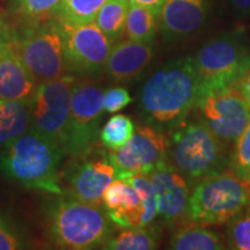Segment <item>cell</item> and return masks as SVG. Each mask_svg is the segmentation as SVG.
I'll use <instances>...</instances> for the list:
<instances>
[{"label": "cell", "instance_id": "cell-1", "mask_svg": "<svg viewBox=\"0 0 250 250\" xmlns=\"http://www.w3.org/2000/svg\"><path fill=\"white\" fill-rule=\"evenodd\" d=\"M198 95L191 56H183L165 62L146 79L137 109L146 124L168 134L193 112Z\"/></svg>", "mask_w": 250, "mask_h": 250}, {"label": "cell", "instance_id": "cell-2", "mask_svg": "<svg viewBox=\"0 0 250 250\" xmlns=\"http://www.w3.org/2000/svg\"><path fill=\"white\" fill-rule=\"evenodd\" d=\"M41 215L46 237L59 249L103 248L117 229L104 206L66 193L48 198L41 208Z\"/></svg>", "mask_w": 250, "mask_h": 250}, {"label": "cell", "instance_id": "cell-3", "mask_svg": "<svg viewBox=\"0 0 250 250\" xmlns=\"http://www.w3.org/2000/svg\"><path fill=\"white\" fill-rule=\"evenodd\" d=\"M66 155L54 140L28 130L1 148L0 171L26 189L62 195L61 170Z\"/></svg>", "mask_w": 250, "mask_h": 250}, {"label": "cell", "instance_id": "cell-4", "mask_svg": "<svg viewBox=\"0 0 250 250\" xmlns=\"http://www.w3.org/2000/svg\"><path fill=\"white\" fill-rule=\"evenodd\" d=\"M167 137L168 162L191 189L199 181L228 169L230 148L196 115H189Z\"/></svg>", "mask_w": 250, "mask_h": 250}, {"label": "cell", "instance_id": "cell-5", "mask_svg": "<svg viewBox=\"0 0 250 250\" xmlns=\"http://www.w3.org/2000/svg\"><path fill=\"white\" fill-rule=\"evenodd\" d=\"M191 61L199 95L230 87L250 70V42L243 29L218 34L196 50Z\"/></svg>", "mask_w": 250, "mask_h": 250}, {"label": "cell", "instance_id": "cell-6", "mask_svg": "<svg viewBox=\"0 0 250 250\" xmlns=\"http://www.w3.org/2000/svg\"><path fill=\"white\" fill-rule=\"evenodd\" d=\"M250 208V184L226 169L199 181L191 189L187 221L225 225Z\"/></svg>", "mask_w": 250, "mask_h": 250}, {"label": "cell", "instance_id": "cell-7", "mask_svg": "<svg viewBox=\"0 0 250 250\" xmlns=\"http://www.w3.org/2000/svg\"><path fill=\"white\" fill-rule=\"evenodd\" d=\"M12 40L24 65L40 85L71 76L57 19L46 18L24 23L21 29L12 30Z\"/></svg>", "mask_w": 250, "mask_h": 250}, {"label": "cell", "instance_id": "cell-8", "mask_svg": "<svg viewBox=\"0 0 250 250\" xmlns=\"http://www.w3.org/2000/svg\"><path fill=\"white\" fill-rule=\"evenodd\" d=\"M104 88L95 78H77L72 83L71 112L64 151L79 154L96 146L104 115Z\"/></svg>", "mask_w": 250, "mask_h": 250}, {"label": "cell", "instance_id": "cell-9", "mask_svg": "<svg viewBox=\"0 0 250 250\" xmlns=\"http://www.w3.org/2000/svg\"><path fill=\"white\" fill-rule=\"evenodd\" d=\"M70 156L61 170L62 193L103 205L105 188L117 179V171L109 160L108 152L94 146L88 151Z\"/></svg>", "mask_w": 250, "mask_h": 250}, {"label": "cell", "instance_id": "cell-10", "mask_svg": "<svg viewBox=\"0 0 250 250\" xmlns=\"http://www.w3.org/2000/svg\"><path fill=\"white\" fill-rule=\"evenodd\" d=\"M193 111L229 148L250 122V107L239 83L203 94Z\"/></svg>", "mask_w": 250, "mask_h": 250}, {"label": "cell", "instance_id": "cell-11", "mask_svg": "<svg viewBox=\"0 0 250 250\" xmlns=\"http://www.w3.org/2000/svg\"><path fill=\"white\" fill-rule=\"evenodd\" d=\"M59 22L64 39L68 73L77 78H99L104 73L105 62L114 43L95 22L87 24Z\"/></svg>", "mask_w": 250, "mask_h": 250}, {"label": "cell", "instance_id": "cell-12", "mask_svg": "<svg viewBox=\"0 0 250 250\" xmlns=\"http://www.w3.org/2000/svg\"><path fill=\"white\" fill-rule=\"evenodd\" d=\"M76 77L41 83L31 100L30 129L64 148L71 112V89ZM66 153V152H65Z\"/></svg>", "mask_w": 250, "mask_h": 250}, {"label": "cell", "instance_id": "cell-13", "mask_svg": "<svg viewBox=\"0 0 250 250\" xmlns=\"http://www.w3.org/2000/svg\"><path fill=\"white\" fill-rule=\"evenodd\" d=\"M108 156L117 171V179L136 174L148 175L168 162V137L147 124L140 125L125 145L109 149Z\"/></svg>", "mask_w": 250, "mask_h": 250}, {"label": "cell", "instance_id": "cell-14", "mask_svg": "<svg viewBox=\"0 0 250 250\" xmlns=\"http://www.w3.org/2000/svg\"><path fill=\"white\" fill-rule=\"evenodd\" d=\"M220 0H165L160 33L165 43L175 44L198 35L218 14Z\"/></svg>", "mask_w": 250, "mask_h": 250}, {"label": "cell", "instance_id": "cell-15", "mask_svg": "<svg viewBox=\"0 0 250 250\" xmlns=\"http://www.w3.org/2000/svg\"><path fill=\"white\" fill-rule=\"evenodd\" d=\"M156 196L158 218L166 226L186 223L191 187L169 162L155 168L148 175Z\"/></svg>", "mask_w": 250, "mask_h": 250}, {"label": "cell", "instance_id": "cell-16", "mask_svg": "<svg viewBox=\"0 0 250 250\" xmlns=\"http://www.w3.org/2000/svg\"><path fill=\"white\" fill-rule=\"evenodd\" d=\"M103 206L111 221L120 228L146 226L153 224L146 205L132 184L115 179L103 192Z\"/></svg>", "mask_w": 250, "mask_h": 250}, {"label": "cell", "instance_id": "cell-17", "mask_svg": "<svg viewBox=\"0 0 250 250\" xmlns=\"http://www.w3.org/2000/svg\"><path fill=\"white\" fill-rule=\"evenodd\" d=\"M39 86L19 55L11 34L0 48V100L31 101Z\"/></svg>", "mask_w": 250, "mask_h": 250}, {"label": "cell", "instance_id": "cell-18", "mask_svg": "<svg viewBox=\"0 0 250 250\" xmlns=\"http://www.w3.org/2000/svg\"><path fill=\"white\" fill-rule=\"evenodd\" d=\"M153 55L154 42H136L129 39L117 41L111 46L103 74L116 83H129L145 71Z\"/></svg>", "mask_w": 250, "mask_h": 250}, {"label": "cell", "instance_id": "cell-19", "mask_svg": "<svg viewBox=\"0 0 250 250\" xmlns=\"http://www.w3.org/2000/svg\"><path fill=\"white\" fill-rule=\"evenodd\" d=\"M168 248L174 250H221L226 249L225 237L206 225L186 223L174 227Z\"/></svg>", "mask_w": 250, "mask_h": 250}, {"label": "cell", "instance_id": "cell-20", "mask_svg": "<svg viewBox=\"0 0 250 250\" xmlns=\"http://www.w3.org/2000/svg\"><path fill=\"white\" fill-rule=\"evenodd\" d=\"M31 101L0 100V148L30 129Z\"/></svg>", "mask_w": 250, "mask_h": 250}, {"label": "cell", "instance_id": "cell-21", "mask_svg": "<svg viewBox=\"0 0 250 250\" xmlns=\"http://www.w3.org/2000/svg\"><path fill=\"white\" fill-rule=\"evenodd\" d=\"M103 246L104 250H153L159 248L162 239L161 227L154 223L146 226L123 228Z\"/></svg>", "mask_w": 250, "mask_h": 250}, {"label": "cell", "instance_id": "cell-22", "mask_svg": "<svg viewBox=\"0 0 250 250\" xmlns=\"http://www.w3.org/2000/svg\"><path fill=\"white\" fill-rule=\"evenodd\" d=\"M160 29V18L151 9L130 1L124 35L136 42L152 43Z\"/></svg>", "mask_w": 250, "mask_h": 250}, {"label": "cell", "instance_id": "cell-23", "mask_svg": "<svg viewBox=\"0 0 250 250\" xmlns=\"http://www.w3.org/2000/svg\"><path fill=\"white\" fill-rule=\"evenodd\" d=\"M108 0H61L50 18L70 24L95 22L100 9Z\"/></svg>", "mask_w": 250, "mask_h": 250}, {"label": "cell", "instance_id": "cell-24", "mask_svg": "<svg viewBox=\"0 0 250 250\" xmlns=\"http://www.w3.org/2000/svg\"><path fill=\"white\" fill-rule=\"evenodd\" d=\"M129 6L130 0H108L95 19L96 26L112 43L124 35Z\"/></svg>", "mask_w": 250, "mask_h": 250}, {"label": "cell", "instance_id": "cell-25", "mask_svg": "<svg viewBox=\"0 0 250 250\" xmlns=\"http://www.w3.org/2000/svg\"><path fill=\"white\" fill-rule=\"evenodd\" d=\"M33 236L28 228L0 210V250H22L33 248Z\"/></svg>", "mask_w": 250, "mask_h": 250}, {"label": "cell", "instance_id": "cell-26", "mask_svg": "<svg viewBox=\"0 0 250 250\" xmlns=\"http://www.w3.org/2000/svg\"><path fill=\"white\" fill-rule=\"evenodd\" d=\"M134 124L126 115H114L103 125L100 133V142L103 147L117 149L125 145L134 134Z\"/></svg>", "mask_w": 250, "mask_h": 250}, {"label": "cell", "instance_id": "cell-27", "mask_svg": "<svg viewBox=\"0 0 250 250\" xmlns=\"http://www.w3.org/2000/svg\"><path fill=\"white\" fill-rule=\"evenodd\" d=\"M228 169L250 184V122L230 148Z\"/></svg>", "mask_w": 250, "mask_h": 250}, {"label": "cell", "instance_id": "cell-28", "mask_svg": "<svg viewBox=\"0 0 250 250\" xmlns=\"http://www.w3.org/2000/svg\"><path fill=\"white\" fill-rule=\"evenodd\" d=\"M61 0H11V11L24 23L50 18Z\"/></svg>", "mask_w": 250, "mask_h": 250}, {"label": "cell", "instance_id": "cell-29", "mask_svg": "<svg viewBox=\"0 0 250 250\" xmlns=\"http://www.w3.org/2000/svg\"><path fill=\"white\" fill-rule=\"evenodd\" d=\"M226 249L250 250V208L227 224Z\"/></svg>", "mask_w": 250, "mask_h": 250}, {"label": "cell", "instance_id": "cell-30", "mask_svg": "<svg viewBox=\"0 0 250 250\" xmlns=\"http://www.w3.org/2000/svg\"><path fill=\"white\" fill-rule=\"evenodd\" d=\"M132 102L129 92L124 87H114L104 92L105 112H117Z\"/></svg>", "mask_w": 250, "mask_h": 250}, {"label": "cell", "instance_id": "cell-31", "mask_svg": "<svg viewBox=\"0 0 250 250\" xmlns=\"http://www.w3.org/2000/svg\"><path fill=\"white\" fill-rule=\"evenodd\" d=\"M234 17L239 20H245L250 17V0H227Z\"/></svg>", "mask_w": 250, "mask_h": 250}, {"label": "cell", "instance_id": "cell-32", "mask_svg": "<svg viewBox=\"0 0 250 250\" xmlns=\"http://www.w3.org/2000/svg\"><path fill=\"white\" fill-rule=\"evenodd\" d=\"M130 1L136 2V4H139L149 8L151 11L154 12L156 15H159V18H160L162 6L165 4V0H130Z\"/></svg>", "mask_w": 250, "mask_h": 250}, {"label": "cell", "instance_id": "cell-33", "mask_svg": "<svg viewBox=\"0 0 250 250\" xmlns=\"http://www.w3.org/2000/svg\"><path fill=\"white\" fill-rule=\"evenodd\" d=\"M239 87L241 89L243 98L246 99L247 103H248L250 107V70L247 72L245 78L239 83Z\"/></svg>", "mask_w": 250, "mask_h": 250}, {"label": "cell", "instance_id": "cell-34", "mask_svg": "<svg viewBox=\"0 0 250 250\" xmlns=\"http://www.w3.org/2000/svg\"><path fill=\"white\" fill-rule=\"evenodd\" d=\"M11 34L12 30L11 28H9L8 23L6 22L5 19L0 15V48H1V45L4 44L9 37H11Z\"/></svg>", "mask_w": 250, "mask_h": 250}]
</instances>
